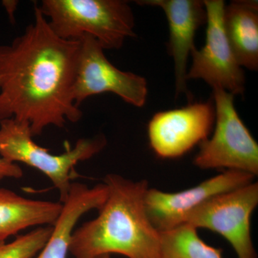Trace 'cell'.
I'll return each instance as SVG.
<instances>
[{
    "label": "cell",
    "mask_w": 258,
    "mask_h": 258,
    "mask_svg": "<svg viewBox=\"0 0 258 258\" xmlns=\"http://www.w3.org/2000/svg\"><path fill=\"white\" fill-rule=\"evenodd\" d=\"M79 48V41L57 36L35 4L23 34L0 45V121L27 123L33 137L79 121L73 91Z\"/></svg>",
    "instance_id": "obj_1"
},
{
    "label": "cell",
    "mask_w": 258,
    "mask_h": 258,
    "mask_svg": "<svg viewBox=\"0 0 258 258\" xmlns=\"http://www.w3.org/2000/svg\"><path fill=\"white\" fill-rule=\"evenodd\" d=\"M106 201L97 217L75 229L69 253L73 258L118 254L127 258H159L161 232L152 225L144 204L149 184L118 174L105 176Z\"/></svg>",
    "instance_id": "obj_2"
},
{
    "label": "cell",
    "mask_w": 258,
    "mask_h": 258,
    "mask_svg": "<svg viewBox=\"0 0 258 258\" xmlns=\"http://www.w3.org/2000/svg\"><path fill=\"white\" fill-rule=\"evenodd\" d=\"M39 8L63 40L79 41L90 35L104 50H117L136 36L133 12L123 0H43Z\"/></svg>",
    "instance_id": "obj_3"
},
{
    "label": "cell",
    "mask_w": 258,
    "mask_h": 258,
    "mask_svg": "<svg viewBox=\"0 0 258 258\" xmlns=\"http://www.w3.org/2000/svg\"><path fill=\"white\" fill-rule=\"evenodd\" d=\"M33 137L28 123L13 118L2 120L0 157L15 164L23 163L42 172L58 191L61 203L69 196L75 166L101 152L107 143L103 135L81 139L74 147L68 148L60 155H55L35 143Z\"/></svg>",
    "instance_id": "obj_4"
},
{
    "label": "cell",
    "mask_w": 258,
    "mask_h": 258,
    "mask_svg": "<svg viewBox=\"0 0 258 258\" xmlns=\"http://www.w3.org/2000/svg\"><path fill=\"white\" fill-rule=\"evenodd\" d=\"M213 97L215 132L200 144L194 164L205 170H237L257 176V143L237 114L233 95L215 88Z\"/></svg>",
    "instance_id": "obj_5"
},
{
    "label": "cell",
    "mask_w": 258,
    "mask_h": 258,
    "mask_svg": "<svg viewBox=\"0 0 258 258\" xmlns=\"http://www.w3.org/2000/svg\"><path fill=\"white\" fill-rule=\"evenodd\" d=\"M257 205L258 183L252 181L210 199L190 212L184 224L220 234L237 258H257L251 236V217Z\"/></svg>",
    "instance_id": "obj_6"
},
{
    "label": "cell",
    "mask_w": 258,
    "mask_h": 258,
    "mask_svg": "<svg viewBox=\"0 0 258 258\" xmlns=\"http://www.w3.org/2000/svg\"><path fill=\"white\" fill-rule=\"evenodd\" d=\"M79 56L73 96L80 104L89 97L110 92L134 106L145 104L148 94L147 80L142 76L117 69L107 59L104 49L96 39L83 35Z\"/></svg>",
    "instance_id": "obj_7"
},
{
    "label": "cell",
    "mask_w": 258,
    "mask_h": 258,
    "mask_svg": "<svg viewBox=\"0 0 258 258\" xmlns=\"http://www.w3.org/2000/svg\"><path fill=\"white\" fill-rule=\"evenodd\" d=\"M207 12L206 42L200 50L191 51L192 64L186 79H202L235 96L245 90L243 70L232 53L223 28L222 0H204Z\"/></svg>",
    "instance_id": "obj_8"
},
{
    "label": "cell",
    "mask_w": 258,
    "mask_h": 258,
    "mask_svg": "<svg viewBox=\"0 0 258 258\" xmlns=\"http://www.w3.org/2000/svg\"><path fill=\"white\" fill-rule=\"evenodd\" d=\"M215 121L212 100L159 112L148 125L149 143L157 157L176 159L208 139Z\"/></svg>",
    "instance_id": "obj_9"
},
{
    "label": "cell",
    "mask_w": 258,
    "mask_h": 258,
    "mask_svg": "<svg viewBox=\"0 0 258 258\" xmlns=\"http://www.w3.org/2000/svg\"><path fill=\"white\" fill-rule=\"evenodd\" d=\"M255 176L237 170H225L189 189L166 192L149 188L144 198L148 217L156 229L164 232L183 225L186 217L210 199L248 184Z\"/></svg>",
    "instance_id": "obj_10"
},
{
    "label": "cell",
    "mask_w": 258,
    "mask_h": 258,
    "mask_svg": "<svg viewBox=\"0 0 258 258\" xmlns=\"http://www.w3.org/2000/svg\"><path fill=\"white\" fill-rule=\"evenodd\" d=\"M141 5L159 7L165 13L169 24L168 51L173 57L175 75L176 95L188 94L187 62L195 48L197 30L207 23V12L200 0H144Z\"/></svg>",
    "instance_id": "obj_11"
},
{
    "label": "cell",
    "mask_w": 258,
    "mask_h": 258,
    "mask_svg": "<svg viewBox=\"0 0 258 258\" xmlns=\"http://www.w3.org/2000/svg\"><path fill=\"white\" fill-rule=\"evenodd\" d=\"M105 192L101 186L73 182L58 220L43 248L34 258H67L71 236L80 219L88 212L101 208Z\"/></svg>",
    "instance_id": "obj_12"
},
{
    "label": "cell",
    "mask_w": 258,
    "mask_h": 258,
    "mask_svg": "<svg viewBox=\"0 0 258 258\" xmlns=\"http://www.w3.org/2000/svg\"><path fill=\"white\" fill-rule=\"evenodd\" d=\"M223 28L229 45L240 67L257 71V1L237 0L225 5Z\"/></svg>",
    "instance_id": "obj_13"
},
{
    "label": "cell",
    "mask_w": 258,
    "mask_h": 258,
    "mask_svg": "<svg viewBox=\"0 0 258 258\" xmlns=\"http://www.w3.org/2000/svg\"><path fill=\"white\" fill-rule=\"evenodd\" d=\"M63 204L23 198L11 190L0 188V241L28 227L53 226Z\"/></svg>",
    "instance_id": "obj_14"
},
{
    "label": "cell",
    "mask_w": 258,
    "mask_h": 258,
    "mask_svg": "<svg viewBox=\"0 0 258 258\" xmlns=\"http://www.w3.org/2000/svg\"><path fill=\"white\" fill-rule=\"evenodd\" d=\"M160 232L159 258H223L222 249L204 242L189 224Z\"/></svg>",
    "instance_id": "obj_15"
},
{
    "label": "cell",
    "mask_w": 258,
    "mask_h": 258,
    "mask_svg": "<svg viewBox=\"0 0 258 258\" xmlns=\"http://www.w3.org/2000/svg\"><path fill=\"white\" fill-rule=\"evenodd\" d=\"M52 226H44L18 236L10 242L0 241V258H34L50 238Z\"/></svg>",
    "instance_id": "obj_16"
},
{
    "label": "cell",
    "mask_w": 258,
    "mask_h": 258,
    "mask_svg": "<svg viewBox=\"0 0 258 258\" xmlns=\"http://www.w3.org/2000/svg\"><path fill=\"white\" fill-rule=\"evenodd\" d=\"M23 176V169L18 164L0 157V181L5 179H19Z\"/></svg>",
    "instance_id": "obj_17"
},
{
    "label": "cell",
    "mask_w": 258,
    "mask_h": 258,
    "mask_svg": "<svg viewBox=\"0 0 258 258\" xmlns=\"http://www.w3.org/2000/svg\"><path fill=\"white\" fill-rule=\"evenodd\" d=\"M96 258H111V255L110 254H103V255H101Z\"/></svg>",
    "instance_id": "obj_18"
}]
</instances>
